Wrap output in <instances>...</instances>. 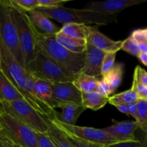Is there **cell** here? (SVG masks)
<instances>
[{
  "label": "cell",
  "instance_id": "obj_5",
  "mask_svg": "<svg viewBox=\"0 0 147 147\" xmlns=\"http://www.w3.org/2000/svg\"><path fill=\"white\" fill-rule=\"evenodd\" d=\"M9 6L27 68V66L33 61L35 56L38 45L37 36L39 31L31 22L26 11L12 7L10 4Z\"/></svg>",
  "mask_w": 147,
  "mask_h": 147
},
{
  "label": "cell",
  "instance_id": "obj_7",
  "mask_svg": "<svg viewBox=\"0 0 147 147\" xmlns=\"http://www.w3.org/2000/svg\"><path fill=\"white\" fill-rule=\"evenodd\" d=\"M0 37L17 61L27 70L17 27L7 0H0Z\"/></svg>",
  "mask_w": 147,
  "mask_h": 147
},
{
  "label": "cell",
  "instance_id": "obj_18",
  "mask_svg": "<svg viewBox=\"0 0 147 147\" xmlns=\"http://www.w3.org/2000/svg\"><path fill=\"white\" fill-rule=\"evenodd\" d=\"M34 91L36 96L52 109H57V103L53 98L52 83L37 78L34 76Z\"/></svg>",
  "mask_w": 147,
  "mask_h": 147
},
{
  "label": "cell",
  "instance_id": "obj_31",
  "mask_svg": "<svg viewBox=\"0 0 147 147\" xmlns=\"http://www.w3.org/2000/svg\"><path fill=\"white\" fill-rule=\"evenodd\" d=\"M40 7L39 8H58L64 7L67 3L66 0H38Z\"/></svg>",
  "mask_w": 147,
  "mask_h": 147
},
{
  "label": "cell",
  "instance_id": "obj_26",
  "mask_svg": "<svg viewBox=\"0 0 147 147\" xmlns=\"http://www.w3.org/2000/svg\"><path fill=\"white\" fill-rule=\"evenodd\" d=\"M138 115L137 119L135 121L137 122L139 128L147 134V101L140 100L137 102Z\"/></svg>",
  "mask_w": 147,
  "mask_h": 147
},
{
  "label": "cell",
  "instance_id": "obj_10",
  "mask_svg": "<svg viewBox=\"0 0 147 147\" xmlns=\"http://www.w3.org/2000/svg\"><path fill=\"white\" fill-rule=\"evenodd\" d=\"M53 98L57 103V109L61 103H74L82 105V93L73 81L52 84Z\"/></svg>",
  "mask_w": 147,
  "mask_h": 147
},
{
  "label": "cell",
  "instance_id": "obj_34",
  "mask_svg": "<svg viewBox=\"0 0 147 147\" xmlns=\"http://www.w3.org/2000/svg\"><path fill=\"white\" fill-rule=\"evenodd\" d=\"M130 37L137 43L138 45L147 43V37L144 32V29H137L134 30L131 34Z\"/></svg>",
  "mask_w": 147,
  "mask_h": 147
},
{
  "label": "cell",
  "instance_id": "obj_33",
  "mask_svg": "<svg viewBox=\"0 0 147 147\" xmlns=\"http://www.w3.org/2000/svg\"><path fill=\"white\" fill-rule=\"evenodd\" d=\"M131 88L139 96L140 100H146L147 101V88L144 86L143 85L137 83L135 80H133Z\"/></svg>",
  "mask_w": 147,
  "mask_h": 147
},
{
  "label": "cell",
  "instance_id": "obj_9",
  "mask_svg": "<svg viewBox=\"0 0 147 147\" xmlns=\"http://www.w3.org/2000/svg\"><path fill=\"white\" fill-rule=\"evenodd\" d=\"M4 134L10 140L22 147H39L36 132L22 122L4 111L0 112Z\"/></svg>",
  "mask_w": 147,
  "mask_h": 147
},
{
  "label": "cell",
  "instance_id": "obj_39",
  "mask_svg": "<svg viewBox=\"0 0 147 147\" xmlns=\"http://www.w3.org/2000/svg\"><path fill=\"white\" fill-rule=\"evenodd\" d=\"M128 106H129V116H132L136 121L137 119L138 115L137 103H133V104H131Z\"/></svg>",
  "mask_w": 147,
  "mask_h": 147
},
{
  "label": "cell",
  "instance_id": "obj_6",
  "mask_svg": "<svg viewBox=\"0 0 147 147\" xmlns=\"http://www.w3.org/2000/svg\"><path fill=\"white\" fill-rule=\"evenodd\" d=\"M27 70L37 78L52 84L73 80V78L69 76L39 45H37L34 60L27 66Z\"/></svg>",
  "mask_w": 147,
  "mask_h": 147
},
{
  "label": "cell",
  "instance_id": "obj_37",
  "mask_svg": "<svg viewBox=\"0 0 147 147\" xmlns=\"http://www.w3.org/2000/svg\"><path fill=\"white\" fill-rule=\"evenodd\" d=\"M106 147H144L140 141L138 142H123L115 144Z\"/></svg>",
  "mask_w": 147,
  "mask_h": 147
},
{
  "label": "cell",
  "instance_id": "obj_11",
  "mask_svg": "<svg viewBox=\"0 0 147 147\" xmlns=\"http://www.w3.org/2000/svg\"><path fill=\"white\" fill-rule=\"evenodd\" d=\"M147 0H106L95 1L88 3L84 9L105 14H117L122 10L144 3Z\"/></svg>",
  "mask_w": 147,
  "mask_h": 147
},
{
  "label": "cell",
  "instance_id": "obj_29",
  "mask_svg": "<svg viewBox=\"0 0 147 147\" xmlns=\"http://www.w3.org/2000/svg\"><path fill=\"white\" fill-rule=\"evenodd\" d=\"M121 50L131 55L136 56V57H138V55L141 53L139 45L130 36L123 40V45Z\"/></svg>",
  "mask_w": 147,
  "mask_h": 147
},
{
  "label": "cell",
  "instance_id": "obj_44",
  "mask_svg": "<svg viewBox=\"0 0 147 147\" xmlns=\"http://www.w3.org/2000/svg\"><path fill=\"white\" fill-rule=\"evenodd\" d=\"M3 129H4V128H3L2 124H1V121H0V134L1 133V131H3Z\"/></svg>",
  "mask_w": 147,
  "mask_h": 147
},
{
  "label": "cell",
  "instance_id": "obj_19",
  "mask_svg": "<svg viewBox=\"0 0 147 147\" xmlns=\"http://www.w3.org/2000/svg\"><path fill=\"white\" fill-rule=\"evenodd\" d=\"M109 96H105L97 91L82 93V105L86 109L98 111L109 103Z\"/></svg>",
  "mask_w": 147,
  "mask_h": 147
},
{
  "label": "cell",
  "instance_id": "obj_3",
  "mask_svg": "<svg viewBox=\"0 0 147 147\" xmlns=\"http://www.w3.org/2000/svg\"><path fill=\"white\" fill-rule=\"evenodd\" d=\"M50 19L55 20L63 24L76 23L82 24H94L96 26L108 25L118 22L117 14H105L88 10L86 9L67 8L65 7L58 8H38Z\"/></svg>",
  "mask_w": 147,
  "mask_h": 147
},
{
  "label": "cell",
  "instance_id": "obj_21",
  "mask_svg": "<svg viewBox=\"0 0 147 147\" xmlns=\"http://www.w3.org/2000/svg\"><path fill=\"white\" fill-rule=\"evenodd\" d=\"M90 26L86 24L68 23V24H63L58 32L67 37L88 40L90 33Z\"/></svg>",
  "mask_w": 147,
  "mask_h": 147
},
{
  "label": "cell",
  "instance_id": "obj_38",
  "mask_svg": "<svg viewBox=\"0 0 147 147\" xmlns=\"http://www.w3.org/2000/svg\"><path fill=\"white\" fill-rule=\"evenodd\" d=\"M0 139L2 141V142L4 143V146L5 147H22L20 145H18L17 144L14 143V142H12L11 140H10L7 136H6L4 134L1 133L0 134Z\"/></svg>",
  "mask_w": 147,
  "mask_h": 147
},
{
  "label": "cell",
  "instance_id": "obj_41",
  "mask_svg": "<svg viewBox=\"0 0 147 147\" xmlns=\"http://www.w3.org/2000/svg\"><path fill=\"white\" fill-rule=\"evenodd\" d=\"M119 111H121V113H125L126 115H128L129 116V106H117L116 107Z\"/></svg>",
  "mask_w": 147,
  "mask_h": 147
},
{
  "label": "cell",
  "instance_id": "obj_2",
  "mask_svg": "<svg viewBox=\"0 0 147 147\" xmlns=\"http://www.w3.org/2000/svg\"><path fill=\"white\" fill-rule=\"evenodd\" d=\"M38 45L72 78L81 73L85 66L86 53H73L56 40L55 34H43L39 32Z\"/></svg>",
  "mask_w": 147,
  "mask_h": 147
},
{
  "label": "cell",
  "instance_id": "obj_36",
  "mask_svg": "<svg viewBox=\"0 0 147 147\" xmlns=\"http://www.w3.org/2000/svg\"><path fill=\"white\" fill-rule=\"evenodd\" d=\"M98 92L105 96H109L110 95H111L112 93H113V91L111 90V88L109 87V85H108L106 82L103 81L102 79H100V81H99L98 90ZM109 97H110V96H109Z\"/></svg>",
  "mask_w": 147,
  "mask_h": 147
},
{
  "label": "cell",
  "instance_id": "obj_30",
  "mask_svg": "<svg viewBox=\"0 0 147 147\" xmlns=\"http://www.w3.org/2000/svg\"><path fill=\"white\" fill-rule=\"evenodd\" d=\"M133 80H135L147 88V71L142 68L140 65H137L135 67Z\"/></svg>",
  "mask_w": 147,
  "mask_h": 147
},
{
  "label": "cell",
  "instance_id": "obj_35",
  "mask_svg": "<svg viewBox=\"0 0 147 147\" xmlns=\"http://www.w3.org/2000/svg\"><path fill=\"white\" fill-rule=\"evenodd\" d=\"M39 147H56L46 134L36 132Z\"/></svg>",
  "mask_w": 147,
  "mask_h": 147
},
{
  "label": "cell",
  "instance_id": "obj_40",
  "mask_svg": "<svg viewBox=\"0 0 147 147\" xmlns=\"http://www.w3.org/2000/svg\"><path fill=\"white\" fill-rule=\"evenodd\" d=\"M138 58L144 65L147 66V53H142L138 55Z\"/></svg>",
  "mask_w": 147,
  "mask_h": 147
},
{
  "label": "cell",
  "instance_id": "obj_16",
  "mask_svg": "<svg viewBox=\"0 0 147 147\" xmlns=\"http://www.w3.org/2000/svg\"><path fill=\"white\" fill-rule=\"evenodd\" d=\"M27 13L31 22L40 32L43 34H56L60 30L46 14L38 9Z\"/></svg>",
  "mask_w": 147,
  "mask_h": 147
},
{
  "label": "cell",
  "instance_id": "obj_15",
  "mask_svg": "<svg viewBox=\"0 0 147 147\" xmlns=\"http://www.w3.org/2000/svg\"><path fill=\"white\" fill-rule=\"evenodd\" d=\"M59 109L61 111L56 113V119L63 123L73 126L76 125L80 116L86 110L83 105L74 103H61Z\"/></svg>",
  "mask_w": 147,
  "mask_h": 147
},
{
  "label": "cell",
  "instance_id": "obj_46",
  "mask_svg": "<svg viewBox=\"0 0 147 147\" xmlns=\"http://www.w3.org/2000/svg\"><path fill=\"white\" fill-rule=\"evenodd\" d=\"M144 32H145V34H146V37H147V28L144 29Z\"/></svg>",
  "mask_w": 147,
  "mask_h": 147
},
{
  "label": "cell",
  "instance_id": "obj_4",
  "mask_svg": "<svg viewBox=\"0 0 147 147\" xmlns=\"http://www.w3.org/2000/svg\"><path fill=\"white\" fill-rule=\"evenodd\" d=\"M1 111L22 122L35 132L46 134L49 130V121L46 116L35 110L24 99L0 102Z\"/></svg>",
  "mask_w": 147,
  "mask_h": 147
},
{
  "label": "cell",
  "instance_id": "obj_47",
  "mask_svg": "<svg viewBox=\"0 0 147 147\" xmlns=\"http://www.w3.org/2000/svg\"><path fill=\"white\" fill-rule=\"evenodd\" d=\"M1 109H0V112H1Z\"/></svg>",
  "mask_w": 147,
  "mask_h": 147
},
{
  "label": "cell",
  "instance_id": "obj_28",
  "mask_svg": "<svg viewBox=\"0 0 147 147\" xmlns=\"http://www.w3.org/2000/svg\"><path fill=\"white\" fill-rule=\"evenodd\" d=\"M116 53H106L101 66V76H103L110 72L115 66Z\"/></svg>",
  "mask_w": 147,
  "mask_h": 147
},
{
  "label": "cell",
  "instance_id": "obj_17",
  "mask_svg": "<svg viewBox=\"0 0 147 147\" xmlns=\"http://www.w3.org/2000/svg\"><path fill=\"white\" fill-rule=\"evenodd\" d=\"M24 99L20 90L0 67V102Z\"/></svg>",
  "mask_w": 147,
  "mask_h": 147
},
{
  "label": "cell",
  "instance_id": "obj_12",
  "mask_svg": "<svg viewBox=\"0 0 147 147\" xmlns=\"http://www.w3.org/2000/svg\"><path fill=\"white\" fill-rule=\"evenodd\" d=\"M139 128V124L136 121H117L113 120V124L103 129L108 134L117 140L121 142H138L139 140L135 136V132Z\"/></svg>",
  "mask_w": 147,
  "mask_h": 147
},
{
  "label": "cell",
  "instance_id": "obj_32",
  "mask_svg": "<svg viewBox=\"0 0 147 147\" xmlns=\"http://www.w3.org/2000/svg\"><path fill=\"white\" fill-rule=\"evenodd\" d=\"M66 136H67V139L70 141V142L73 145V147H106L103 146H100V145L94 144L89 143V142H86L85 141L78 139V138H76L75 136H70V135L68 134H66Z\"/></svg>",
  "mask_w": 147,
  "mask_h": 147
},
{
  "label": "cell",
  "instance_id": "obj_45",
  "mask_svg": "<svg viewBox=\"0 0 147 147\" xmlns=\"http://www.w3.org/2000/svg\"><path fill=\"white\" fill-rule=\"evenodd\" d=\"M0 147H5V146H4V143H3L2 141H1V139H0Z\"/></svg>",
  "mask_w": 147,
  "mask_h": 147
},
{
  "label": "cell",
  "instance_id": "obj_8",
  "mask_svg": "<svg viewBox=\"0 0 147 147\" xmlns=\"http://www.w3.org/2000/svg\"><path fill=\"white\" fill-rule=\"evenodd\" d=\"M48 119L54 126L65 134L78 138L86 142L103 146H109L115 144L123 142L112 137L105 132L103 129H99L86 126L65 124L57 120L55 117Z\"/></svg>",
  "mask_w": 147,
  "mask_h": 147
},
{
  "label": "cell",
  "instance_id": "obj_27",
  "mask_svg": "<svg viewBox=\"0 0 147 147\" xmlns=\"http://www.w3.org/2000/svg\"><path fill=\"white\" fill-rule=\"evenodd\" d=\"M8 2L12 7L26 12L37 9L40 7L38 0H8Z\"/></svg>",
  "mask_w": 147,
  "mask_h": 147
},
{
  "label": "cell",
  "instance_id": "obj_42",
  "mask_svg": "<svg viewBox=\"0 0 147 147\" xmlns=\"http://www.w3.org/2000/svg\"><path fill=\"white\" fill-rule=\"evenodd\" d=\"M139 46L142 53H147V43L139 44Z\"/></svg>",
  "mask_w": 147,
  "mask_h": 147
},
{
  "label": "cell",
  "instance_id": "obj_25",
  "mask_svg": "<svg viewBox=\"0 0 147 147\" xmlns=\"http://www.w3.org/2000/svg\"><path fill=\"white\" fill-rule=\"evenodd\" d=\"M48 119V118H47ZM49 127L48 131L46 133L50 140L53 142L56 147H73V145L67 139V136L65 133H63L61 130L57 129L55 126L49 120Z\"/></svg>",
  "mask_w": 147,
  "mask_h": 147
},
{
  "label": "cell",
  "instance_id": "obj_13",
  "mask_svg": "<svg viewBox=\"0 0 147 147\" xmlns=\"http://www.w3.org/2000/svg\"><path fill=\"white\" fill-rule=\"evenodd\" d=\"M106 53L88 42L85 66L81 73L98 78L101 77V66Z\"/></svg>",
  "mask_w": 147,
  "mask_h": 147
},
{
  "label": "cell",
  "instance_id": "obj_24",
  "mask_svg": "<svg viewBox=\"0 0 147 147\" xmlns=\"http://www.w3.org/2000/svg\"><path fill=\"white\" fill-rule=\"evenodd\" d=\"M139 100H140L139 96L131 88L130 89L126 90V91L112 96L111 97H110L109 103L115 107L126 106L137 103Z\"/></svg>",
  "mask_w": 147,
  "mask_h": 147
},
{
  "label": "cell",
  "instance_id": "obj_22",
  "mask_svg": "<svg viewBox=\"0 0 147 147\" xmlns=\"http://www.w3.org/2000/svg\"><path fill=\"white\" fill-rule=\"evenodd\" d=\"M100 80L99 78L80 73L74 78L73 82L81 93H88L93 91L98 92Z\"/></svg>",
  "mask_w": 147,
  "mask_h": 147
},
{
  "label": "cell",
  "instance_id": "obj_20",
  "mask_svg": "<svg viewBox=\"0 0 147 147\" xmlns=\"http://www.w3.org/2000/svg\"><path fill=\"white\" fill-rule=\"evenodd\" d=\"M55 37L59 43H60L70 51L78 54L86 53L88 45V40L67 37L59 32L56 33Z\"/></svg>",
  "mask_w": 147,
  "mask_h": 147
},
{
  "label": "cell",
  "instance_id": "obj_1",
  "mask_svg": "<svg viewBox=\"0 0 147 147\" xmlns=\"http://www.w3.org/2000/svg\"><path fill=\"white\" fill-rule=\"evenodd\" d=\"M0 67L21 94L37 111L48 119L57 111L40 100L34 91V76L17 60L0 37Z\"/></svg>",
  "mask_w": 147,
  "mask_h": 147
},
{
  "label": "cell",
  "instance_id": "obj_14",
  "mask_svg": "<svg viewBox=\"0 0 147 147\" xmlns=\"http://www.w3.org/2000/svg\"><path fill=\"white\" fill-rule=\"evenodd\" d=\"M88 42L98 48L99 50L107 53H116L121 50L123 45V40L115 41L100 32L98 26H92L90 29Z\"/></svg>",
  "mask_w": 147,
  "mask_h": 147
},
{
  "label": "cell",
  "instance_id": "obj_43",
  "mask_svg": "<svg viewBox=\"0 0 147 147\" xmlns=\"http://www.w3.org/2000/svg\"><path fill=\"white\" fill-rule=\"evenodd\" d=\"M142 144H143L144 147H147V134H146V136H145L144 141V142L142 143Z\"/></svg>",
  "mask_w": 147,
  "mask_h": 147
},
{
  "label": "cell",
  "instance_id": "obj_23",
  "mask_svg": "<svg viewBox=\"0 0 147 147\" xmlns=\"http://www.w3.org/2000/svg\"><path fill=\"white\" fill-rule=\"evenodd\" d=\"M124 73V65L123 63H117L110 72L102 76V80L106 82L111 88L113 93L116 91L123 80Z\"/></svg>",
  "mask_w": 147,
  "mask_h": 147
}]
</instances>
